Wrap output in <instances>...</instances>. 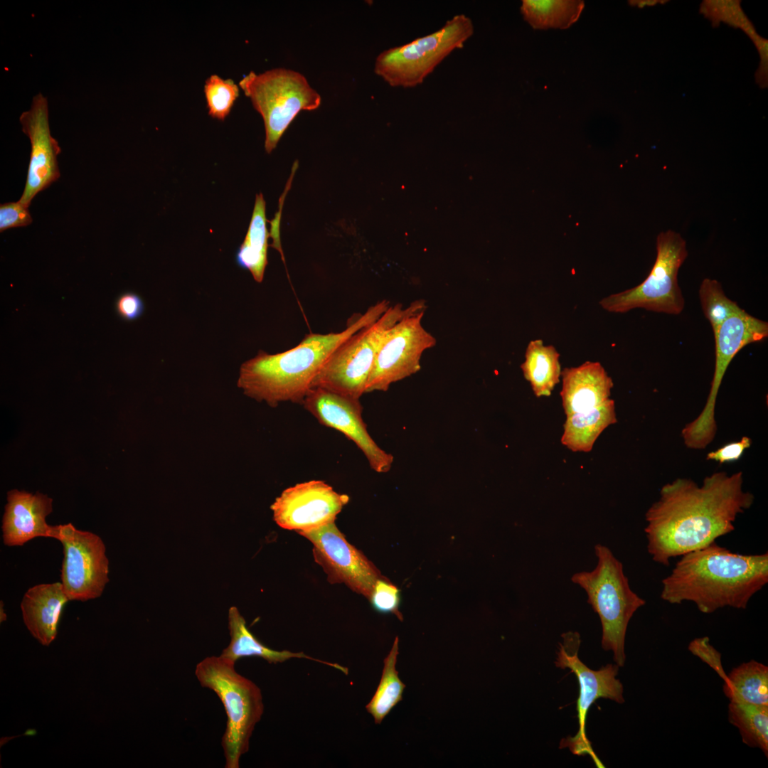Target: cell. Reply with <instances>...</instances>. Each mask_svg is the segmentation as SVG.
<instances>
[{"label":"cell","instance_id":"52a82bcc","mask_svg":"<svg viewBox=\"0 0 768 768\" xmlns=\"http://www.w3.org/2000/svg\"><path fill=\"white\" fill-rule=\"evenodd\" d=\"M239 86L262 116L265 149L271 153L294 117L302 110H314L321 96L301 73L279 68L244 76Z\"/></svg>","mask_w":768,"mask_h":768},{"label":"cell","instance_id":"ba28073f","mask_svg":"<svg viewBox=\"0 0 768 768\" xmlns=\"http://www.w3.org/2000/svg\"><path fill=\"white\" fill-rule=\"evenodd\" d=\"M474 31L472 20L457 14L431 34L383 51L374 72L392 87H416L452 52L462 48Z\"/></svg>","mask_w":768,"mask_h":768},{"label":"cell","instance_id":"603a6c76","mask_svg":"<svg viewBox=\"0 0 768 768\" xmlns=\"http://www.w3.org/2000/svg\"><path fill=\"white\" fill-rule=\"evenodd\" d=\"M266 203L262 193L256 195L250 223L245 238L238 248V265L247 270L253 279L261 283L267 265L269 233L267 228Z\"/></svg>","mask_w":768,"mask_h":768},{"label":"cell","instance_id":"5bb4252c","mask_svg":"<svg viewBox=\"0 0 768 768\" xmlns=\"http://www.w3.org/2000/svg\"><path fill=\"white\" fill-rule=\"evenodd\" d=\"M314 545L315 560L330 582H343L369 598L380 572L339 531L334 522L309 530L298 531Z\"/></svg>","mask_w":768,"mask_h":768},{"label":"cell","instance_id":"8d00e7d4","mask_svg":"<svg viewBox=\"0 0 768 768\" xmlns=\"http://www.w3.org/2000/svg\"><path fill=\"white\" fill-rule=\"evenodd\" d=\"M753 41L759 49L761 55V65L758 70L757 82L762 87H767V41L757 36Z\"/></svg>","mask_w":768,"mask_h":768},{"label":"cell","instance_id":"d6a6232c","mask_svg":"<svg viewBox=\"0 0 768 768\" xmlns=\"http://www.w3.org/2000/svg\"><path fill=\"white\" fill-rule=\"evenodd\" d=\"M688 650L713 668L723 681L725 680L727 674L723 669L721 654L711 645L708 637L693 639L688 645Z\"/></svg>","mask_w":768,"mask_h":768},{"label":"cell","instance_id":"74e56055","mask_svg":"<svg viewBox=\"0 0 768 768\" xmlns=\"http://www.w3.org/2000/svg\"><path fill=\"white\" fill-rule=\"evenodd\" d=\"M658 1H629V3L634 6L643 8L645 6H652L657 4Z\"/></svg>","mask_w":768,"mask_h":768},{"label":"cell","instance_id":"83f0119b","mask_svg":"<svg viewBox=\"0 0 768 768\" xmlns=\"http://www.w3.org/2000/svg\"><path fill=\"white\" fill-rule=\"evenodd\" d=\"M728 720L737 727L743 743L768 756V706L730 702Z\"/></svg>","mask_w":768,"mask_h":768},{"label":"cell","instance_id":"1f68e13d","mask_svg":"<svg viewBox=\"0 0 768 768\" xmlns=\"http://www.w3.org/2000/svg\"><path fill=\"white\" fill-rule=\"evenodd\" d=\"M701 10L713 21H724L732 26H741L743 29L750 24L738 1H707L702 4Z\"/></svg>","mask_w":768,"mask_h":768},{"label":"cell","instance_id":"6da1fadb","mask_svg":"<svg viewBox=\"0 0 768 768\" xmlns=\"http://www.w3.org/2000/svg\"><path fill=\"white\" fill-rule=\"evenodd\" d=\"M743 474L714 472L701 485L688 478L664 484L645 513L647 550L668 566L673 558L700 549L735 530L734 523L754 503L743 489Z\"/></svg>","mask_w":768,"mask_h":768},{"label":"cell","instance_id":"7402d4cb","mask_svg":"<svg viewBox=\"0 0 768 768\" xmlns=\"http://www.w3.org/2000/svg\"><path fill=\"white\" fill-rule=\"evenodd\" d=\"M617 422L614 401L610 398L597 407L567 415L561 442L572 452H589L602 432Z\"/></svg>","mask_w":768,"mask_h":768},{"label":"cell","instance_id":"f546056e","mask_svg":"<svg viewBox=\"0 0 768 768\" xmlns=\"http://www.w3.org/2000/svg\"><path fill=\"white\" fill-rule=\"evenodd\" d=\"M204 93L208 114L213 118L223 120L230 113L239 95V87L233 80H225L214 74L206 79Z\"/></svg>","mask_w":768,"mask_h":768},{"label":"cell","instance_id":"3957f363","mask_svg":"<svg viewBox=\"0 0 768 768\" xmlns=\"http://www.w3.org/2000/svg\"><path fill=\"white\" fill-rule=\"evenodd\" d=\"M383 300L357 314L340 332L311 333L295 347L269 354L260 351L240 368L237 385L247 396L275 407L280 402L302 403L319 372L333 352L350 336L377 320L389 307Z\"/></svg>","mask_w":768,"mask_h":768},{"label":"cell","instance_id":"5b68a950","mask_svg":"<svg viewBox=\"0 0 768 768\" xmlns=\"http://www.w3.org/2000/svg\"><path fill=\"white\" fill-rule=\"evenodd\" d=\"M235 663L219 656H208L196 664L195 676L203 688L213 690L222 702L227 716L221 745L225 768H238L247 752L264 704L260 688L238 673Z\"/></svg>","mask_w":768,"mask_h":768},{"label":"cell","instance_id":"cb8c5ba5","mask_svg":"<svg viewBox=\"0 0 768 768\" xmlns=\"http://www.w3.org/2000/svg\"><path fill=\"white\" fill-rule=\"evenodd\" d=\"M559 359L553 346L544 345L540 339L528 343L521 368L535 396H550L558 383L562 372Z\"/></svg>","mask_w":768,"mask_h":768},{"label":"cell","instance_id":"8992f818","mask_svg":"<svg viewBox=\"0 0 768 768\" xmlns=\"http://www.w3.org/2000/svg\"><path fill=\"white\" fill-rule=\"evenodd\" d=\"M422 301L403 308L400 304L388 309L374 322L363 328L340 345L326 361L312 387L359 399L366 386L378 352L390 330L400 320L425 311Z\"/></svg>","mask_w":768,"mask_h":768},{"label":"cell","instance_id":"484cf974","mask_svg":"<svg viewBox=\"0 0 768 768\" xmlns=\"http://www.w3.org/2000/svg\"><path fill=\"white\" fill-rule=\"evenodd\" d=\"M584 6L583 1L523 0L521 11L524 19L533 28L565 29L577 21Z\"/></svg>","mask_w":768,"mask_h":768},{"label":"cell","instance_id":"4fadbf2b","mask_svg":"<svg viewBox=\"0 0 768 768\" xmlns=\"http://www.w3.org/2000/svg\"><path fill=\"white\" fill-rule=\"evenodd\" d=\"M302 404L321 424L338 430L353 441L375 472L387 473L390 470L393 456L378 447L369 434L362 418L363 407L359 399L313 388Z\"/></svg>","mask_w":768,"mask_h":768},{"label":"cell","instance_id":"2e32d148","mask_svg":"<svg viewBox=\"0 0 768 768\" xmlns=\"http://www.w3.org/2000/svg\"><path fill=\"white\" fill-rule=\"evenodd\" d=\"M713 335L715 361L710 390L704 407L693 420L694 427L706 434L712 433L717 429L715 417L716 399L730 363L742 348L762 341L768 336V324L742 309L727 319Z\"/></svg>","mask_w":768,"mask_h":768},{"label":"cell","instance_id":"ac0fdd59","mask_svg":"<svg viewBox=\"0 0 768 768\" xmlns=\"http://www.w3.org/2000/svg\"><path fill=\"white\" fill-rule=\"evenodd\" d=\"M52 510L53 500L47 495L17 489L9 491L2 519L4 545L21 546L35 538H52L53 526L46 521Z\"/></svg>","mask_w":768,"mask_h":768},{"label":"cell","instance_id":"9c48e42d","mask_svg":"<svg viewBox=\"0 0 768 768\" xmlns=\"http://www.w3.org/2000/svg\"><path fill=\"white\" fill-rule=\"evenodd\" d=\"M687 256L686 241L679 233L672 230L660 233L656 238V258L644 281L603 298L600 306L612 313L641 308L668 314H681L685 299L677 276Z\"/></svg>","mask_w":768,"mask_h":768},{"label":"cell","instance_id":"30bf717a","mask_svg":"<svg viewBox=\"0 0 768 768\" xmlns=\"http://www.w3.org/2000/svg\"><path fill=\"white\" fill-rule=\"evenodd\" d=\"M562 637L563 642L559 644L555 666L562 669L569 668L575 674L579 682L580 695L577 702L578 732L574 737L563 739L560 747H567L579 756L588 754L597 767H603L587 737L586 718L590 706L599 698L612 700L618 703L624 702L623 685L617 678L619 666L609 663L599 670H592L578 658L580 634L569 631L563 634Z\"/></svg>","mask_w":768,"mask_h":768},{"label":"cell","instance_id":"8fae6325","mask_svg":"<svg viewBox=\"0 0 768 768\" xmlns=\"http://www.w3.org/2000/svg\"><path fill=\"white\" fill-rule=\"evenodd\" d=\"M52 538L63 547L60 582L69 600L100 597L109 582V560L102 538L72 523L53 526Z\"/></svg>","mask_w":768,"mask_h":768},{"label":"cell","instance_id":"4316f807","mask_svg":"<svg viewBox=\"0 0 768 768\" xmlns=\"http://www.w3.org/2000/svg\"><path fill=\"white\" fill-rule=\"evenodd\" d=\"M399 639L394 640L393 646L384 659V666L378 686L366 705L367 711L373 717L375 724H380L390 710L402 700V693L405 688L399 678L396 669L398 655L399 654Z\"/></svg>","mask_w":768,"mask_h":768},{"label":"cell","instance_id":"ffe728a7","mask_svg":"<svg viewBox=\"0 0 768 768\" xmlns=\"http://www.w3.org/2000/svg\"><path fill=\"white\" fill-rule=\"evenodd\" d=\"M69 601L60 582L30 587L21 602L23 622L31 634L43 646L55 639L63 607Z\"/></svg>","mask_w":768,"mask_h":768},{"label":"cell","instance_id":"f1b7e54d","mask_svg":"<svg viewBox=\"0 0 768 768\" xmlns=\"http://www.w3.org/2000/svg\"><path fill=\"white\" fill-rule=\"evenodd\" d=\"M699 297L703 312L711 325L713 334L727 319L742 309L725 295L721 284L715 279L705 278L703 280Z\"/></svg>","mask_w":768,"mask_h":768},{"label":"cell","instance_id":"277c9868","mask_svg":"<svg viewBox=\"0 0 768 768\" xmlns=\"http://www.w3.org/2000/svg\"><path fill=\"white\" fill-rule=\"evenodd\" d=\"M594 553L597 558L594 569L576 572L571 580L585 590L587 602L599 617L602 648L612 651L615 663L622 667L629 622L646 601L631 589L622 563L609 548L597 544Z\"/></svg>","mask_w":768,"mask_h":768},{"label":"cell","instance_id":"4dcf8cb0","mask_svg":"<svg viewBox=\"0 0 768 768\" xmlns=\"http://www.w3.org/2000/svg\"><path fill=\"white\" fill-rule=\"evenodd\" d=\"M368 599L376 612L381 614H394L400 620H402V615L399 610L400 591L385 578L381 577L376 581Z\"/></svg>","mask_w":768,"mask_h":768},{"label":"cell","instance_id":"d6986e66","mask_svg":"<svg viewBox=\"0 0 768 768\" xmlns=\"http://www.w3.org/2000/svg\"><path fill=\"white\" fill-rule=\"evenodd\" d=\"M560 396L567 415L597 407L610 399L614 383L599 362L586 361L561 372Z\"/></svg>","mask_w":768,"mask_h":768},{"label":"cell","instance_id":"9a60e30c","mask_svg":"<svg viewBox=\"0 0 768 768\" xmlns=\"http://www.w3.org/2000/svg\"><path fill=\"white\" fill-rule=\"evenodd\" d=\"M321 480L297 484L284 490L271 506L276 523L282 528L309 530L335 521L348 502Z\"/></svg>","mask_w":768,"mask_h":768},{"label":"cell","instance_id":"e0dca14e","mask_svg":"<svg viewBox=\"0 0 768 768\" xmlns=\"http://www.w3.org/2000/svg\"><path fill=\"white\" fill-rule=\"evenodd\" d=\"M23 133L31 142V154L25 188L19 202L28 208L33 198L57 181L60 174L57 157L61 149L50 134L48 104L41 93L19 118Z\"/></svg>","mask_w":768,"mask_h":768},{"label":"cell","instance_id":"7c38bea8","mask_svg":"<svg viewBox=\"0 0 768 768\" xmlns=\"http://www.w3.org/2000/svg\"><path fill=\"white\" fill-rule=\"evenodd\" d=\"M424 311L404 317L390 330L376 356L365 393L387 391L392 383L420 370L422 353L436 344L422 324Z\"/></svg>","mask_w":768,"mask_h":768},{"label":"cell","instance_id":"e575fe53","mask_svg":"<svg viewBox=\"0 0 768 768\" xmlns=\"http://www.w3.org/2000/svg\"><path fill=\"white\" fill-rule=\"evenodd\" d=\"M751 444V438L744 436L739 441L728 443L715 451L708 453L706 459L715 461L720 464L735 462L742 456L745 451L750 448Z\"/></svg>","mask_w":768,"mask_h":768},{"label":"cell","instance_id":"7a4b0ae2","mask_svg":"<svg viewBox=\"0 0 768 768\" xmlns=\"http://www.w3.org/2000/svg\"><path fill=\"white\" fill-rule=\"evenodd\" d=\"M663 579L661 598L693 602L704 614L726 607L745 609L768 582V553H733L713 542L687 553Z\"/></svg>","mask_w":768,"mask_h":768},{"label":"cell","instance_id":"44dd1931","mask_svg":"<svg viewBox=\"0 0 768 768\" xmlns=\"http://www.w3.org/2000/svg\"><path fill=\"white\" fill-rule=\"evenodd\" d=\"M228 629L230 641L220 656L235 663L239 659L245 657H258L263 658L269 663L274 664L294 658H305L333 667L345 675L348 674L347 667L311 657L303 652L295 653L287 650L276 651L270 649L250 632L246 626L244 617L235 607H231L228 611Z\"/></svg>","mask_w":768,"mask_h":768},{"label":"cell","instance_id":"836d02e7","mask_svg":"<svg viewBox=\"0 0 768 768\" xmlns=\"http://www.w3.org/2000/svg\"><path fill=\"white\" fill-rule=\"evenodd\" d=\"M32 223V217L28 208L19 201L0 205V232L18 227H25Z\"/></svg>","mask_w":768,"mask_h":768},{"label":"cell","instance_id":"d590c367","mask_svg":"<svg viewBox=\"0 0 768 768\" xmlns=\"http://www.w3.org/2000/svg\"><path fill=\"white\" fill-rule=\"evenodd\" d=\"M116 309L121 318L126 321H133L142 315L144 304L138 294L126 292L117 299Z\"/></svg>","mask_w":768,"mask_h":768},{"label":"cell","instance_id":"d4e9b609","mask_svg":"<svg viewBox=\"0 0 768 768\" xmlns=\"http://www.w3.org/2000/svg\"><path fill=\"white\" fill-rule=\"evenodd\" d=\"M724 681L730 702L768 706V667L751 660L734 668Z\"/></svg>","mask_w":768,"mask_h":768}]
</instances>
